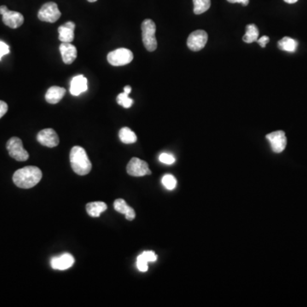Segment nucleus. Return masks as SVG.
I'll list each match as a JSON object with an SVG mask.
<instances>
[{
	"instance_id": "22",
	"label": "nucleus",
	"mask_w": 307,
	"mask_h": 307,
	"mask_svg": "<svg viewBox=\"0 0 307 307\" xmlns=\"http://www.w3.org/2000/svg\"><path fill=\"white\" fill-rule=\"evenodd\" d=\"M194 13L196 15H201L208 11L211 6V0H193Z\"/></svg>"
},
{
	"instance_id": "23",
	"label": "nucleus",
	"mask_w": 307,
	"mask_h": 307,
	"mask_svg": "<svg viewBox=\"0 0 307 307\" xmlns=\"http://www.w3.org/2000/svg\"><path fill=\"white\" fill-rule=\"evenodd\" d=\"M118 104H120V106H122L123 108H129L132 107V104L134 101L129 97L128 94H126V92H122V93L119 94L118 95L117 98H116Z\"/></svg>"
},
{
	"instance_id": "20",
	"label": "nucleus",
	"mask_w": 307,
	"mask_h": 307,
	"mask_svg": "<svg viewBox=\"0 0 307 307\" xmlns=\"http://www.w3.org/2000/svg\"><path fill=\"white\" fill-rule=\"evenodd\" d=\"M119 137H120V141L126 144H132V143H136L138 140L137 135L135 134V132H132L129 127H123L120 129Z\"/></svg>"
},
{
	"instance_id": "13",
	"label": "nucleus",
	"mask_w": 307,
	"mask_h": 307,
	"mask_svg": "<svg viewBox=\"0 0 307 307\" xmlns=\"http://www.w3.org/2000/svg\"><path fill=\"white\" fill-rule=\"evenodd\" d=\"M61 58L65 64H71L77 58L76 47L71 43H61L59 47Z\"/></svg>"
},
{
	"instance_id": "31",
	"label": "nucleus",
	"mask_w": 307,
	"mask_h": 307,
	"mask_svg": "<svg viewBox=\"0 0 307 307\" xmlns=\"http://www.w3.org/2000/svg\"><path fill=\"white\" fill-rule=\"evenodd\" d=\"M227 1L231 3H240L244 6H247L249 3V0H227Z\"/></svg>"
},
{
	"instance_id": "10",
	"label": "nucleus",
	"mask_w": 307,
	"mask_h": 307,
	"mask_svg": "<svg viewBox=\"0 0 307 307\" xmlns=\"http://www.w3.org/2000/svg\"><path fill=\"white\" fill-rule=\"evenodd\" d=\"M37 140L43 146L48 148H54L59 144L58 135L56 134L55 130L51 128L44 129L38 132Z\"/></svg>"
},
{
	"instance_id": "33",
	"label": "nucleus",
	"mask_w": 307,
	"mask_h": 307,
	"mask_svg": "<svg viewBox=\"0 0 307 307\" xmlns=\"http://www.w3.org/2000/svg\"><path fill=\"white\" fill-rule=\"evenodd\" d=\"M284 2H286L288 3H295L296 2H298V0H284Z\"/></svg>"
},
{
	"instance_id": "5",
	"label": "nucleus",
	"mask_w": 307,
	"mask_h": 307,
	"mask_svg": "<svg viewBox=\"0 0 307 307\" xmlns=\"http://www.w3.org/2000/svg\"><path fill=\"white\" fill-rule=\"evenodd\" d=\"M107 59L108 63H110L112 66H125L133 60V53L126 48H119L108 53Z\"/></svg>"
},
{
	"instance_id": "19",
	"label": "nucleus",
	"mask_w": 307,
	"mask_h": 307,
	"mask_svg": "<svg viewBox=\"0 0 307 307\" xmlns=\"http://www.w3.org/2000/svg\"><path fill=\"white\" fill-rule=\"evenodd\" d=\"M260 35V32L257 26L255 24H249L246 26V33L243 36V41L248 44H251L253 42L258 40Z\"/></svg>"
},
{
	"instance_id": "4",
	"label": "nucleus",
	"mask_w": 307,
	"mask_h": 307,
	"mask_svg": "<svg viewBox=\"0 0 307 307\" xmlns=\"http://www.w3.org/2000/svg\"><path fill=\"white\" fill-rule=\"evenodd\" d=\"M6 149L10 157L17 161H25L29 158L28 152L23 148L22 141L16 137L9 138L6 143Z\"/></svg>"
},
{
	"instance_id": "3",
	"label": "nucleus",
	"mask_w": 307,
	"mask_h": 307,
	"mask_svg": "<svg viewBox=\"0 0 307 307\" xmlns=\"http://www.w3.org/2000/svg\"><path fill=\"white\" fill-rule=\"evenodd\" d=\"M142 39L143 45L148 51L152 52L157 48V40L155 38L156 26L150 19H146L142 22Z\"/></svg>"
},
{
	"instance_id": "29",
	"label": "nucleus",
	"mask_w": 307,
	"mask_h": 307,
	"mask_svg": "<svg viewBox=\"0 0 307 307\" xmlns=\"http://www.w3.org/2000/svg\"><path fill=\"white\" fill-rule=\"evenodd\" d=\"M8 111V105L5 102L0 101V119Z\"/></svg>"
},
{
	"instance_id": "6",
	"label": "nucleus",
	"mask_w": 307,
	"mask_h": 307,
	"mask_svg": "<svg viewBox=\"0 0 307 307\" xmlns=\"http://www.w3.org/2000/svg\"><path fill=\"white\" fill-rule=\"evenodd\" d=\"M61 11L59 10L58 6L54 2H48L44 3L38 10V17L39 20L45 22H56L61 17Z\"/></svg>"
},
{
	"instance_id": "2",
	"label": "nucleus",
	"mask_w": 307,
	"mask_h": 307,
	"mask_svg": "<svg viewBox=\"0 0 307 307\" xmlns=\"http://www.w3.org/2000/svg\"><path fill=\"white\" fill-rule=\"evenodd\" d=\"M71 167L78 175L85 176L91 172V162L88 158L85 149L80 146H74L70 151Z\"/></svg>"
},
{
	"instance_id": "27",
	"label": "nucleus",
	"mask_w": 307,
	"mask_h": 307,
	"mask_svg": "<svg viewBox=\"0 0 307 307\" xmlns=\"http://www.w3.org/2000/svg\"><path fill=\"white\" fill-rule=\"evenodd\" d=\"M137 266L140 272H146L148 271V262L145 260H143L141 255H139L137 259Z\"/></svg>"
},
{
	"instance_id": "11",
	"label": "nucleus",
	"mask_w": 307,
	"mask_h": 307,
	"mask_svg": "<svg viewBox=\"0 0 307 307\" xmlns=\"http://www.w3.org/2000/svg\"><path fill=\"white\" fill-rule=\"evenodd\" d=\"M2 20L6 26L11 28H17L24 22L23 15L20 12L13 11L9 9L2 14Z\"/></svg>"
},
{
	"instance_id": "7",
	"label": "nucleus",
	"mask_w": 307,
	"mask_h": 307,
	"mask_svg": "<svg viewBox=\"0 0 307 307\" xmlns=\"http://www.w3.org/2000/svg\"><path fill=\"white\" fill-rule=\"evenodd\" d=\"M126 172L129 175L132 177H143L151 174V171L149 170V165L146 161L137 157H134L129 161L126 167Z\"/></svg>"
},
{
	"instance_id": "26",
	"label": "nucleus",
	"mask_w": 307,
	"mask_h": 307,
	"mask_svg": "<svg viewBox=\"0 0 307 307\" xmlns=\"http://www.w3.org/2000/svg\"><path fill=\"white\" fill-rule=\"evenodd\" d=\"M140 255L143 257V260H145L148 263L157 261V255H155L153 251L143 252V254H141Z\"/></svg>"
},
{
	"instance_id": "15",
	"label": "nucleus",
	"mask_w": 307,
	"mask_h": 307,
	"mask_svg": "<svg viewBox=\"0 0 307 307\" xmlns=\"http://www.w3.org/2000/svg\"><path fill=\"white\" fill-rule=\"evenodd\" d=\"M88 80L84 75H77L71 80L70 93L73 96H79L87 91Z\"/></svg>"
},
{
	"instance_id": "18",
	"label": "nucleus",
	"mask_w": 307,
	"mask_h": 307,
	"mask_svg": "<svg viewBox=\"0 0 307 307\" xmlns=\"http://www.w3.org/2000/svg\"><path fill=\"white\" fill-rule=\"evenodd\" d=\"M107 209V205L102 202H90L86 205V212L91 217L98 218Z\"/></svg>"
},
{
	"instance_id": "16",
	"label": "nucleus",
	"mask_w": 307,
	"mask_h": 307,
	"mask_svg": "<svg viewBox=\"0 0 307 307\" xmlns=\"http://www.w3.org/2000/svg\"><path fill=\"white\" fill-rule=\"evenodd\" d=\"M66 91H67L65 88L60 87V86H51L48 89L45 94V100L50 104H56L63 98Z\"/></svg>"
},
{
	"instance_id": "12",
	"label": "nucleus",
	"mask_w": 307,
	"mask_h": 307,
	"mask_svg": "<svg viewBox=\"0 0 307 307\" xmlns=\"http://www.w3.org/2000/svg\"><path fill=\"white\" fill-rule=\"evenodd\" d=\"M74 264V258L70 254H63L58 257L52 258L50 266L53 269L65 271L69 269Z\"/></svg>"
},
{
	"instance_id": "25",
	"label": "nucleus",
	"mask_w": 307,
	"mask_h": 307,
	"mask_svg": "<svg viewBox=\"0 0 307 307\" xmlns=\"http://www.w3.org/2000/svg\"><path fill=\"white\" fill-rule=\"evenodd\" d=\"M159 160L161 163L166 164V165H172L175 162V157L171 154L167 153H162L159 156Z\"/></svg>"
},
{
	"instance_id": "28",
	"label": "nucleus",
	"mask_w": 307,
	"mask_h": 307,
	"mask_svg": "<svg viewBox=\"0 0 307 307\" xmlns=\"http://www.w3.org/2000/svg\"><path fill=\"white\" fill-rule=\"evenodd\" d=\"M9 53V47L3 41H0V60L3 56H5Z\"/></svg>"
},
{
	"instance_id": "24",
	"label": "nucleus",
	"mask_w": 307,
	"mask_h": 307,
	"mask_svg": "<svg viewBox=\"0 0 307 307\" xmlns=\"http://www.w3.org/2000/svg\"><path fill=\"white\" fill-rule=\"evenodd\" d=\"M162 184L165 187L167 188V190H172L175 189L176 185H177V180H176L174 176L167 174L162 178Z\"/></svg>"
},
{
	"instance_id": "1",
	"label": "nucleus",
	"mask_w": 307,
	"mask_h": 307,
	"mask_svg": "<svg viewBox=\"0 0 307 307\" xmlns=\"http://www.w3.org/2000/svg\"><path fill=\"white\" fill-rule=\"evenodd\" d=\"M42 179V172L34 166L22 167L13 175V182L17 187L30 189L34 187Z\"/></svg>"
},
{
	"instance_id": "34",
	"label": "nucleus",
	"mask_w": 307,
	"mask_h": 307,
	"mask_svg": "<svg viewBox=\"0 0 307 307\" xmlns=\"http://www.w3.org/2000/svg\"><path fill=\"white\" fill-rule=\"evenodd\" d=\"M88 2H91V3H94V2H96L97 0H87Z\"/></svg>"
},
{
	"instance_id": "32",
	"label": "nucleus",
	"mask_w": 307,
	"mask_h": 307,
	"mask_svg": "<svg viewBox=\"0 0 307 307\" xmlns=\"http://www.w3.org/2000/svg\"><path fill=\"white\" fill-rule=\"evenodd\" d=\"M124 92H126V94H130L132 92V87L130 85H126L124 87Z\"/></svg>"
},
{
	"instance_id": "21",
	"label": "nucleus",
	"mask_w": 307,
	"mask_h": 307,
	"mask_svg": "<svg viewBox=\"0 0 307 307\" xmlns=\"http://www.w3.org/2000/svg\"><path fill=\"white\" fill-rule=\"evenodd\" d=\"M297 46H298L297 41L290 37H284L278 42V47L282 50H285L288 52H295L297 49Z\"/></svg>"
},
{
	"instance_id": "30",
	"label": "nucleus",
	"mask_w": 307,
	"mask_h": 307,
	"mask_svg": "<svg viewBox=\"0 0 307 307\" xmlns=\"http://www.w3.org/2000/svg\"><path fill=\"white\" fill-rule=\"evenodd\" d=\"M270 38L268 36H262L261 38H258V44H260L262 48H265L266 44L269 43Z\"/></svg>"
},
{
	"instance_id": "17",
	"label": "nucleus",
	"mask_w": 307,
	"mask_h": 307,
	"mask_svg": "<svg viewBox=\"0 0 307 307\" xmlns=\"http://www.w3.org/2000/svg\"><path fill=\"white\" fill-rule=\"evenodd\" d=\"M114 208L115 211H117L118 213L125 214L126 220H129V221L134 220L135 217H136L134 209L131 207H129L128 205L126 204V202H125V200H115L114 202Z\"/></svg>"
},
{
	"instance_id": "14",
	"label": "nucleus",
	"mask_w": 307,
	"mask_h": 307,
	"mask_svg": "<svg viewBox=\"0 0 307 307\" xmlns=\"http://www.w3.org/2000/svg\"><path fill=\"white\" fill-rule=\"evenodd\" d=\"M75 24L73 21H67L64 25L59 26V40L61 43H71L74 39Z\"/></svg>"
},
{
	"instance_id": "9",
	"label": "nucleus",
	"mask_w": 307,
	"mask_h": 307,
	"mask_svg": "<svg viewBox=\"0 0 307 307\" xmlns=\"http://www.w3.org/2000/svg\"><path fill=\"white\" fill-rule=\"evenodd\" d=\"M267 140L271 143L272 149L275 153H282L287 146V138L284 131H277L266 135Z\"/></svg>"
},
{
	"instance_id": "8",
	"label": "nucleus",
	"mask_w": 307,
	"mask_h": 307,
	"mask_svg": "<svg viewBox=\"0 0 307 307\" xmlns=\"http://www.w3.org/2000/svg\"><path fill=\"white\" fill-rule=\"evenodd\" d=\"M208 36L204 30H196L191 32L187 39V46L193 51L202 50L208 42Z\"/></svg>"
}]
</instances>
